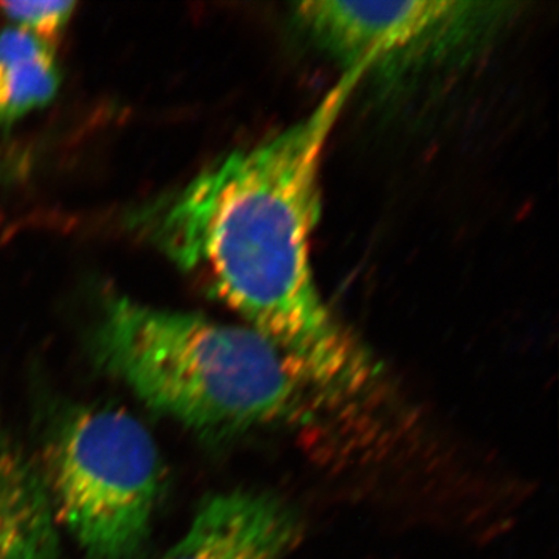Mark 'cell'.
Wrapping results in <instances>:
<instances>
[{
  "label": "cell",
  "mask_w": 559,
  "mask_h": 559,
  "mask_svg": "<svg viewBox=\"0 0 559 559\" xmlns=\"http://www.w3.org/2000/svg\"><path fill=\"white\" fill-rule=\"evenodd\" d=\"M46 481L0 409V559H61Z\"/></svg>",
  "instance_id": "6"
},
{
  "label": "cell",
  "mask_w": 559,
  "mask_h": 559,
  "mask_svg": "<svg viewBox=\"0 0 559 559\" xmlns=\"http://www.w3.org/2000/svg\"><path fill=\"white\" fill-rule=\"evenodd\" d=\"M24 165L25 162L16 159V157L0 160V187L7 186L11 180L22 175L24 173Z\"/></svg>",
  "instance_id": "9"
},
{
  "label": "cell",
  "mask_w": 559,
  "mask_h": 559,
  "mask_svg": "<svg viewBox=\"0 0 559 559\" xmlns=\"http://www.w3.org/2000/svg\"><path fill=\"white\" fill-rule=\"evenodd\" d=\"M300 536L299 514L285 500L231 489L205 499L162 559H285Z\"/></svg>",
  "instance_id": "5"
},
{
  "label": "cell",
  "mask_w": 559,
  "mask_h": 559,
  "mask_svg": "<svg viewBox=\"0 0 559 559\" xmlns=\"http://www.w3.org/2000/svg\"><path fill=\"white\" fill-rule=\"evenodd\" d=\"M92 362L151 409L209 443L290 421L304 384L249 326L103 297L87 336Z\"/></svg>",
  "instance_id": "2"
},
{
  "label": "cell",
  "mask_w": 559,
  "mask_h": 559,
  "mask_svg": "<svg viewBox=\"0 0 559 559\" xmlns=\"http://www.w3.org/2000/svg\"><path fill=\"white\" fill-rule=\"evenodd\" d=\"M364 76L348 70L305 119L234 151L130 221L274 345L304 384L331 396L358 393L374 377L367 349L322 299L311 263L323 150Z\"/></svg>",
  "instance_id": "1"
},
{
  "label": "cell",
  "mask_w": 559,
  "mask_h": 559,
  "mask_svg": "<svg viewBox=\"0 0 559 559\" xmlns=\"http://www.w3.org/2000/svg\"><path fill=\"white\" fill-rule=\"evenodd\" d=\"M61 86V70L49 43L21 28L0 32V128L46 108Z\"/></svg>",
  "instance_id": "7"
},
{
  "label": "cell",
  "mask_w": 559,
  "mask_h": 559,
  "mask_svg": "<svg viewBox=\"0 0 559 559\" xmlns=\"http://www.w3.org/2000/svg\"><path fill=\"white\" fill-rule=\"evenodd\" d=\"M40 474L57 521L86 559H140L165 488L145 426L120 409L61 404L40 444Z\"/></svg>",
  "instance_id": "3"
},
{
  "label": "cell",
  "mask_w": 559,
  "mask_h": 559,
  "mask_svg": "<svg viewBox=\"0 0 559 559\" xmlns=\"http://www.w3.org/2000/svg\"><path fill=\"white\" fill-rule=\"evenodd\" d=\"M518 3L474 0L337 2L310 0L293 16L345 72L404 73L468 60L516 14Z\"/></svg>",
  "instance_id": "4"
},
{
  "label": "cell",
  "mask_w": 559,
  "mask_h": 559,
  "mask_svg": "<svg viewBox=\"0 0 559 559\" xmlns=\"http://www.w3.org/2000/svg\"><path fill=\"white\" fill-rule=\"evenodd\" d=\"M75 7L73 2H0L13 27L49 44L68 27Z\"/></svg>",
  "instance_id": "8"
}]
</instances>
